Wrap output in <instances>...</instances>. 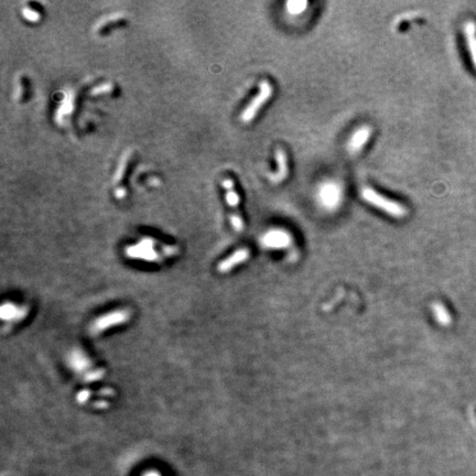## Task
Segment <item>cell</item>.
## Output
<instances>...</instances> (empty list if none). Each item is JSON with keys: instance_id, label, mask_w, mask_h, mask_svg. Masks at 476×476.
Masks as SVG:
<instances>
[{"instance_id": "obj_1", "label": "cell", "mask_w": 476, "mask_h": 476, "mask_svg": "<svg viewBox=\"0 0 476 476\" xmlns=\"http://www.w3.org/2000/svg\"><path fill=\"white\" fill-rule=\"evenodd\" d=\"M362 199L368 204L379 208L386 214L391 215L396 219H403L408 214V210L399 202L391 200L386 196L381 195L380 193L375 191L372 187H364L362 190Z\"/></svg>"}, {"instance_id": "obj_2", "label": "cell", "mask_w": 476, "mask_h": 476, "mask_svg": "<svg viewBox=\"0 0 476 476\" xmlns=\"http://www.w3.org/2000/svg\"><path fill=\"white\" fill-rule=\"evenodd\" d=\"M272 93H273V88L272 84H270L267 80L261 81L259 84V91H258L257 95L248 102L247 106H246L243 112H241L240 120L245 122V124H249L250 121H253L257 116V114L259 113V110L261 109L262 106L269 101L270 97H272Z\"/></svg>"}, {"instance_id": "obj_3", "label": "cell", "mask_w": 476, "mask_h": 476, "mask_svg": "<svg viewBox=\"0 0 476 476\" xmlns=\"http://www.w3.org/2000/svg\"><path fill=\"white\" fill-rule=\"evenodd\" d=\"M221 184H223V187L225 190V200H226L228 207L232 208V213H231L232 226L236 232H243L244 221L239 214V211H238V206H239V195H238V193L235 188V183H234L233 179L225 178Z\"/></svg>"}, {"instance_id": "obj_4", "label": "cell", "mask_w": 476, "mask_h": 476, "mask_svg": "<svg viewBox=\"0 0 476 476\" xmlns=\"http://www.w3.org/2000/svg\"><path fill=\"white\" fill-rule=\"evenodd\" d=\"M130 318V312L127 310H117L109 312L107 314L102 315L100 319H96L93 322L91 331L94 334H98L101 332L109 329L113 325H119L127 322Z\"/></svg>"}, {"instance_id": "obj_5", "label": "cell", "mask_w": 476, "mask_h": 476, "mask_svg": "<svg viewBox=\"0 0 476 476\" xmlns=\"http://www.w3.org/2000/svg\"><path fill=\"white\" fill-rule=\"evenodd\" d=\"M373 129L371 126L364 125L357 128L352 136L348 139L347 142V150L352 155H356L363 150V148L366 146L369 138L372 137Z\"/></svg>"}, {"instance_id": "obj_6", "label": "cell", "mask_w": 476, "mask_h": 476, "mask_svg": "<svg viewBox=\"0 0 476 476\" xmlns=\"http://www.w3.org/2000/svg\"><path fill=\"white\" fill-rule=\"evenodd\" d=\"M250 256V250L247 248H240L234 252L231 256L225 258L223 261H221L217 266V272L221 273H226L231 272L236 266L243 264L248 259Z\"/></svg>"}, {"instance_id": "obj_7", "label": "cell", "mask_w": 476, "mask_h": 476, "mask_svg": "<svg viewBox=\"0 0 476 476\" xmlns=\"http://www.w3.org/2000/svg\"><path fill=\"white\" fill-rule=\"evenodd\" d=\"M276 161L278 168L277 171L269 174L270 182L273 184H278V183H281L282 181H285L287 176L289 174L288 158H287L285 150L281 149V148H279V149H277L276 151Z\"/></svg>"}, {"instance_id": "obj_8", "label": "cell", "mask_w": 476, "mask_h": 476, "mask_svg": "<svg viewBox=\"0 0 476 476\" xmlns=\"http://www.w3.org/2000/svg\"><path fill=\"white\" fill-rule=\"evenodd\" d=\"M289 234L285 231H270L262 237L261 243L268 248H285L290 244Z\"/></svg>"}, {"instance_id": "obj_9", "label": "cell", "mask_w": 476, "mask_h": 476, "mask_svg": "<svg viewBox=\"0 0 476 476\" xmlns=\"http://www.w3.org/2000/svg\"><path fill=\"white\" fill-rule=\"evenodd\" d=\"M321 198L324 204L330 205V206H334L335 203H339L340 193L338 187H334L333 184H332V186H326L322 188Z\"/></svg>"}, {"instance_id": "obj_10", "label": "cell", "mask_w": 476, "mask_h": 476, "mask_svg": "<svg viewBox=\"0 0 476 476\" xmlns=\"http://www.w3.org/2000/svg\"><path fill=\"white\" fill-rule=\"evenodd\" d=\"M432 311H433L434 317H436V319H437V321L440 324H442V325L448 326V325H450L451 323H452V317H451V314L449 313L448 309H446V307L443 306L442 303H440V302L433 303Z\"/></svg>"}, {"instance_id": "obj_11", "label": "cell", "mask_w": 476, "mask_h": 476, "mask_svg": "<svg viewBox=\"0 0 476 476\" xmlns=\"http://www.w3.org/2000/svg\"><path fill=\"white\" fill-rule=\"evenodd\" d=\"M24 314H26V310L19 309V307L14 306L12 303H8L7 306L5 305L1 310V315L3 320L18 319L19 317H23Z\"/></svg>"}, {"instance_id": "obj_12", "label": "cell", "mask_w": 476, "mask_h": 476, "mask_svg": "<svg viewBox=\"0 0 476 476\" xmlns=\"http://www.w3.org/2000/svg\"><path fill=\"white\" fill-rule=\"evenodd\" d=\"M307 6L306 1H288L287 2V9L292 15L301 14Z\"/></svg>"}, {"instance_id": "obj_13", "label": "cell", "mask_w": 476, "mask_h": 476, "mask_svg": "<svg viewBox=\"0 0 476 476\" xmlns=\"http://www.w3.org/2000/svg\"><path fill=\"white\" fill-rule=\"evenodd\" d=\"M22 15H23V17L26 20H28V21H31V22H36V21H39L40 20V14L38 11H35V10H32L31 8H29V7H24L23 9H22Z\"/></svg>"}, {"instance_id": "obj_14", "label": "cell", "mask_w": 476, "mask_h": 476, "mask_svg": "<svg viewBox=\"0 0 476 476\" xmlns=\"http://www.w3.org/2000/svg\"><path fill=\"white\" fill-rule=\"evenodd\" d=\"M145 476H160V475H158L157 473H154V472H151V473H148Z\"/></svg>"}]
</instances>
